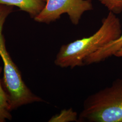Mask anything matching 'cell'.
I'll return each mask as SVG.
<instances>
[{
	"label": "cell",
	"mask_w": 122,
	"mask_h": 122,
	"mask_svg": "<svg viewBox=\"0 0 122 122\" xmlns=\"http://www.w3.org/2000/svg\"><path fill=\"white\" fill-rule=\"evenodd\" d=\"M104 5L109 11L115 14L122 12V0H97Z\"/></svg>",
	"instance_id": "obj_9"
},
{
	"label": "cell",
	"mask_w": 122,
	"mask_h": 122,
	"mask_svg": "<svg viewBox=\"0 0 122 122\" xmlns=\"http://www.w3.org/2000/svg\"><path fill=\"white\" fill-rule=\"evenodd\" d=\"M47 0H0V4L15 5L35 18L44 9Z\"/></svg>",
	"instance_id": "obj_6"
},
{
	"label": "cell",
	"mask_w": 122,
	"mask_h": 122,
	"mask_svg": "<svg viewBox=\"0 0 122 122\" xmlns=\"http://www.w3.org/2000/svg\"><path fill=\"white\" fill-rule=\"evenodd\" d=\"M122 33L119 19L116 14L109 11L100 28L93 35L62 45L54 63L61 68L71 69L85 66L84 61L86 57L118 39Z\"/></svg>",
	"instance_id": "obj_1"
},
{
	"label": "cell",
	"mask_w": 122,
	"mask_h": 122,
	"mask_svg": "<svg viewBox=\"0 0 122 122\" xmlns=\"http://www.w3.org/2000/svg\"><path fill=\"white\" fill-rule=\"evenodd\" d=\"M78 122H122V77L86 98Z\"/></svg>",
	"instance_id": "obj_3"
},
{
	"label": "cell",
	"mask_w": 122,
	"mask_h": 122,
	"mask_svg": "<svg viewBox=\"0 0 122 122\" xmlns=\"http://www.w3.org/2000/svg\"><path fill=\"white\" fill-rule=\"evenodd\" d=\"M93 9L92 0H47L44 9L34 20L36 22L48 24L66 14L71 23L77 25L84 13Z\"/></svg>",
	"instance_id": "obj_4"
},
{
	"label": "cell",
	"mask_w": 122,
	"mask_h": 122,
	"mask_svg": "<svg viewBox=\"0 0 122 122\" xmlns=\"http://www.w3.org/2000/svg\"><path fill=\"white\" fill-rule=\"evenodd\" d=\"M78 116L77 113L71 108L62 109L59 113L52 116L48 122H78Z\"/></svg>",
	"instance_id": "obj_8"
},
{
	"label": "cell",
	"mask_w": 122,
	"mask_h": 122,
	"mask_svg": "<svg viewBox=\"0 0 122 122\" xmlns=\"http://www.w3.org/2000/svg\"><path fill=\"white\" fill-rule=\"evenodd\" d=\"M2 67H0V77ZM10 108L8 96L3 87L1 80L0 78V122H4L6 119L11 120Z\"/></svg>",
	"instance_id": "obj_7"
},
{
	"label": "cell",
	"mask_w": 122,
	"mask_h": 122,
	"mask_svg": "<svg viewBox=\"0 0 122 122\" xmlns=\"http://www.w3.org/2000/svg\"><path fill=\"white\" fill-rule=\"evenodd\" d=\"M122 47V33L120 37L106 45L93 54L89 55L84 61L85 65L99 63L105 61L114 54Z\"/></svg>",
	"instance_id": "obj_5"
},
{
	"label": "cell",
	"mask_w": 122,
	"mask_h": 122,
	"mask_svg": "<svg viewBox=\"0 0 122 122\" xmlns=\"http://www.w3.org/2000/svg\"><path fill=\"white\" fill-rule=\"evenodd\" d=\"M114 56L115 57H122V47L114 54Z\"/></svg>",
	"instance_id": "obj_10"
},
{
	"label": "cell",
	"mask_w": 122,
	"mask_h": 122,
	"mask_svg": "<svg viewBox=\"0 0 122 122\" xmlns=\"http://www.w3.org/2000/svg\"><path fill=\"white\" fill-rule=\"evenodd\" d=\"M13 10L12 6L0 4V56L4 64L2 84L8 98L11 111L24 105L44 102L27 86L21 73L7 51L4 36L2 34L6 18Z\"/></svg>",
	"instance_id": "obj_2"
}]
</instances>
